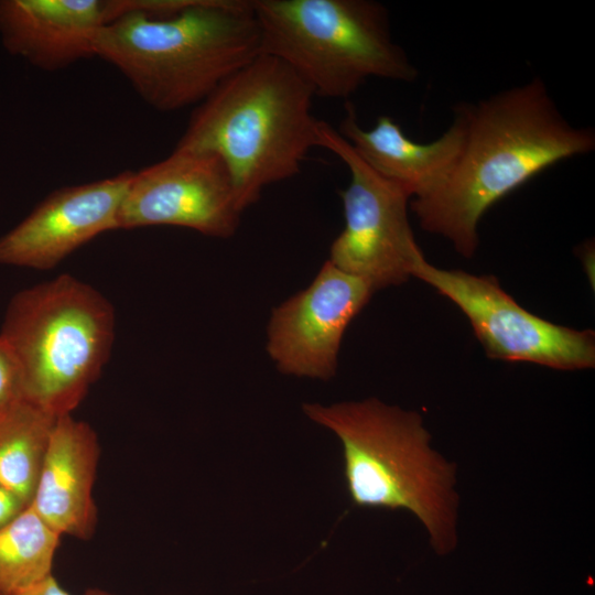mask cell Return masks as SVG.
<instances>
[{"label": "cell", "instance_id": "1", "mask_svg": "<svg viewBox=\"0 0 595 595\" xmlns=\"http://www.w3.org/2000/svg\"><path fill=\"white\" fill-rule=\"evenodd\" d=\"M458 105L465 119L462 150L445 178L410 206L423 230L470 258L484 214L545 169L592 152L595 132L570 123L538 76Z\"/></svg>", "mask_w": 595, "mask_h": 595}, {"label": "cell", "instance_id": "2", "mask_svg": "<svg viewBox=\"0 0 595 595\" xmlns=\"http://www.w3.org/2000/svg\"><path fill=\"white\" fill-rule=\"evenodd\" d=\"M112 21L95 41V56L130 82L152 108L198 106L260 54L251 1L192 0L176 14L155 18L110 1Z\"/></svg>", "mask_w": 595, "mask_h": 595}, {"label": "cell", "instance_id": "3", "mask_svg": "<svg viewBox=\"0 0 595 595\" xmlns=\"http://www.w3.org/2000/svg\"><path fill=\"white\" fill-rule=\"evenodd\" d=\"M314 97L285 63L259 54L195 107L175 147L218 155L244 212L267 186L300 173L318 147Z\"/></svg>", "mask_w": 595, "mask_h": 595}, {"label": "cell", "instance_id": "4", "mask_svg": "<svg viewBox=\"0 0 595 595\" xmlns=\"http://www.w3.org/2000/svg\"><path fill=\"white\" fill-rule=\"evenodd\" d=\"M303 411L338 437L355 505L409 511L426 530L436 554L456 549V466L432 447L418 412L377 398L305 403Z\"/></svg>", "mask_w": 595, "mask_h": 595}, {"label": "cell", "instance_id": "5", "mask_svg": "<svg viewBox=\"0 0 595 595\" xmlns=\"http://www.w3.org/2000/svg\"><path fill=\"white\" fill-rule=\"evenodd\" d=\"M0 334L19 363L24 399L58 418L72 414L101 375L115 311L94 286L61 274L14 294Z\"/></svg>", "mask_w": 595, "mask_h": 595}, {"label": "cell", "instance_id": "6", "mask_svg": "<svg viewBox=\"0 0 595 595\" xmlns=\"http://www.w3.org/2000/svg\"><path fill=\"white\" fill-rule=\"evenodd\" d=\"M260 54L285 63L315 96L348 98L369 78L414 82L419 72L374 0H251Z\"/></svg>", "mask_w": 595, "mask_h": 595}, {"label": "cell", "instance_id": "7", "mask_svg": "<svg viewBox=\"0 0 595 595\" xmlns=\"http://www.w3.org/2000/svg\"><path fill=\"white\" fill-rule=\"evenodd\" d=\"M318 147L338 156L350 175L347 187L338 192L345 226L331 245L328 261L375 292L407 282L424 257L408 217L411 197L371 170L337 129L323 120Z\"/></svg>", "mask_w": 595, "mask_h": 595}, {"label": "cell", "instance_id": "8", "mask_svg": "<svg viewBox=\"0 0 595 595\" xmlns=\"http://www.w3.org/2000/svg\"><path fill=\"white\" fill-rule=\"evenodd\" d=\"M413 277L454 303L469 321L487 357L558 370L595 366V333L544 320L509 295L496 277L442 269L422 257Z\"/></svg>", "mask_w": 595, "mask_h": 595}, {"label": "cell", "instance_id": "9", "mask_svg": "<svg viewBox=\"0 0 595 595\" xmlns=\"http://www.w3.org/2000/svg\"><path fill=\"white\" fill-rule=\"evenodd\" d=\"M241 213L221 159L209 151L175 147L164 160L133 172L118 229L178 226L228 238Z\"/></svg>", "mask_w": 595, "mask_h": 595}, {"label": "cell", "instance_id": "10", "mask_svg": "<svg viewBox=\"0 0 595 595\" xmlns=\"http://www.w3.org/2000/svg\"><path fill=\"white\" fill-rule=\"evenodd\" d=\"M374 293L327 260L307 288L272 310L266 350L277 369L294 377H334L345 331Z\"/></svg>", "mask_w": 595, "mask_h": 595}, {"label": "cell", "instance_id": "11", "mask_svg": "<svg viewBox=\"0 0 595 595\" xmlns=\"http://www.w3.org/2000/svg\"><path fill=\"white\" fill-rule=\"evenodd\" d=\"M133 172L52 192L0 237V264L47 270L98 235L118 229Z\"/></svg>", "mask_w": 595, "mask_h": 595}, {"label": "cell", "instance_id": "12", "mask_svg": "<svg viewBox=\"0 0 595 595\" xmlns=\"http://www.w3.org/2000/svg\"><path fill=\"white\" fill-rule=\"evenodd\" d=\"M98 437L72 414L56 419L30 507L57 534L90 539L97 526L94 485Z\"/></svg>", "mask_w": 595, "mask_h": 595}, {"label": "cell", "instance_id": "13", "mask_svg": "<svg viewBox=\"0 0 595 595\" xmlns=\"http://www.w3.org/2000/svg\"><path fill=\"white\" fill-rule=\"evenodd\" d=\"M110 22L108 1L0 0L6 50L44 71L95 56V41Z\"/></svg>", "mask_w": 595, "mask_h": 595}, {"label": "cell", "instance_id": "14", "mask_svg": "<svg viewBox=\"0 0 595 595\" xmlns=\"http://www.w3.org/2000/svg\"><path fill=\"white\" fill-rule=\"evenodd\" d=\"M337 131L371 170L412 199L436 187L453 167L463 147L465 119L457 104L446 131L431 142L419 143L389 116L378 117L372 128L364 129L354 106L347 104Z\"/></svg>", "mask_w": 595, "mask_h": 595}, {"label": "cell", "instance_id": "15", "mask_svg": "<svg viewBox=\"0 0 595 595\" xmlns=\"http://www.w3.org/2000/svg\"><path fill=\"white\" fill-rule=\"evenodd\" d=\"M56 419L25 399L0 415V488L28 507Z\"/></svg>", "mask_w": 595, "mask_h": 595}, {"label": "cell", "instance_id": "16", "mask_svg": "<svg viewBox=\"0 0 595 595\" xmlns=\"http://www.w3.org/2000/svg\"><path fill=\"white\" fill-rule=\"evenodd\" d=\"M61 536L29 506L0 526V595H11L52 574Z\"/></svg>", "mask_w": 595, "mask_h": 595}, {"label": "cell", "instance_id": "17", "mask_svg": "<svg viewBox=\"0 0 595 595\" xmlns=\"http://www.w3.org/2000/svg\"><path fill=\"white\" fill-rule=\"evenodd\" d=\"M24 399L19 363L0 334V415Z\"/></svg>", "mask_w": 595, "mask_h": 595}, {"label": "cell", "instance_id": "18", "mask_svg": "<svg viewBox=\"0 0 595 595\" xmlns=\"http://www.w3.org/2000/svg\"><path fill=\"white\" fill-rule=\"evenodd\" d=\"M11 595H71L51 574L44 580Z\"/></svg>", "mask_w": 595, "mask_h": 595}, {"label": "cell", "instance_id": "19", "mask_svg": "<svg viewBox=\"0 0 595 595\" xmlns=\"http://www.w3.org/2000/svg\"><path fill=\"white\" fill-rule=\"evenodd\" d=\"M26 507L17 497L0 488V526L17 517Z\"/></svg>", "mask_w": 595, "mask_h": 595}, {"label": "cell", "instance_id": "20", "mask_svg": "<svg viewBox=\"0 0 595 595\" xmlns=\"http://www.w3.org/2000/svg\"><path fill=\"white\" fill-rule=\"evenodd\" d=\"M84 595H113V594L106 592L104 589H100V588H88L86 589Z\"/></svg>", "mask_w": 595, "mask_h": 595}]
</instances>
